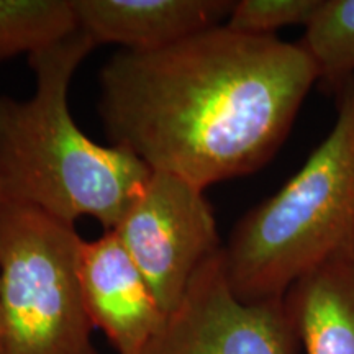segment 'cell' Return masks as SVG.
Here are the masks:
<instances>
[{
  "label": "cell",
  "mask_w": 354,
  "mask_h": 354,
  "mask_svg": "<svg viewBox=\"0 0 354 354\" xmlns=\"http://www.w3.org/2000/svg\"><path fill=\"white\" fill-rule=\"evenodd\" d=\"M317 79L299 43L220 25L115 53L100 71L99 115L112 145L207 189L268 165Z\"/></svg>",
  "instance_id": "1"
},
{
  "label": "cell",
  "mask_w": 354,
  "mask_h": 354,
  "mask_svg": "<svg viewBox=\"0 0 354 354\" xmlns=\"http://www.w3.org/2000/svg\"><path fill=\"white\" fill-rule=\"evenodd\" d=\"M95 48L81 28L28 56L35 92L0 97V201L68 223L91 216L113 230L151 169L135 154L84 135L69 110L76 71Z\"/></svg>",
  "instance_id": "2"
},
{
  "label": "cell",
  "mask_w": 354,
  "mask_h": 354,
  "mask_svg": "<svg viewBox=\"0 0 354 354\" xmlns=\"http://www.w3.org/2000/svg\"><path fill=\"white\" fill-rule=\"evenodd\" d=\"M331 131L274 196L234 225L223 245L238 299L282 300L299 279L354 254V77L343 84Z\"/></svg>",
  "instance_id": "3"
},
{
  "label": "cell",
  "mask_w": 354,
  "mask_h": 354,
  "mask_svg": "<svg viewBox=\"0 0 354 354\" xmlns=\"http://www.w3.org/2000/svg\"><path fill=\"white\" fill-rule=\"evenodd\" d=\"M76 225L0 201V354H99Z\"/></svg>",
  "instance_id": "4"
},
{
  "label": "cell",
  "mask_w": 354,
  "mask_h": 354,
  "mask_svg": "<svg viewBox=\"0 0 354 354\" xmlns=\"http://www.w3.org/2000/svg\"><path fill=\"white\" fill-rule=\"evenodd\" d=\"M113 232L166 315L201 266L223 250L205 189L161 171H151Z\"/></svg>",
  "instance_id": "5"
},
{
  "label": "cell",
  "mask_w": 354,
  "mask_h": 354,
  "mask_svg": "<svg viewBox=\"0 0 354 354\" xmlns=\"http://www.w3.org/2000/svg\"><path fill=\"white\" fill-rule=\"evenodd\" d=\"M284 299L248 304L234 295L221 251L192 277L183 300L140 354H295Z\"/></svg>",
  "instance_id": "6"
},
{
  "label": "cell",
  "mask_w": 354,
  "mask_h": 354,
  "mask_svg": "<svg viewBox=\"0 0 354 354\" xmlns=\"http://www.w3.org/2000/svg\"><path fill=\"white\" fill-rule=\"evenodd\" d=\"M79 281L88 317L118 354H140L165 325L167 315L113 230L82 240Z\"/></svg>",
  "instance_id": "7"
},
{
  "label": "cell",
  "mask_w": 354,
  "mask_h": 354,
  "mask_svg": "<svg viewBox=\"0 0 354 354\" xmlns=\"http://www.w3.org/2000/svg\"><path fill=\"white\" fill-rule=\"evenodd\" d=\"M79 28L95 46L154 51L225 25L230 0H73Z\"/></svg>",
  "instance_id": "8"
},
{
  "label": "cell",
  "mask_w": 354,
  "mask_h": 354,
  "mask_svg": "<svg viewBox=\"0 0 354 354\" xmlns=\"http://www.w3.org/2000/svg\"><path fill=\"white\" fill-rule=\"evenodd\" d=\"M284 304L304 354H354V254L299 279Z\"/></svg>",
  "instance_id": "9"
},
{
  "label": "cell",
  "mask_w": 354,
  "mask_h": 354,
  "mask_svg": "<svg viewBox=\"0 0 354 354\" xmlns=\"http://www.w3.org/2000/svg\"><path fill=\"white\" fill-rule=\"evenodd\" d=\"M77 30L73 0H0V61L33 55Z\"/></svg>",
  "instance_id": "10"
},
{
  "label": "cell",
  "mask_w": 354,
  "mask_h": 354,
  "mask_svg": "<svg viewBox=\"0 0 354 354\" xmlns=\"http://www.w3.org/2000/svg\"><path fill=\"white\" fill-rule=\"evenodd\" d=\"M299 44L320 79L339 86L354 77V0H322Z\"/></svg>",
  "instance_id": "11"
},
{
  "label": "cell",
  "mask_w": 354,
  "mask_h": 354,
  "mask_svg": "<svg viewBox=\"0 0 354 354\" xmlns=\"http://www.w3.org/2000/svg\"><path fill=\"white\" fill-rule=\"evenodd\" d=\"M322 0H240L225 26L253 37H276L284 26H307Z\"/></svg>",
  "instance_id": "12"
}]
</instances>
